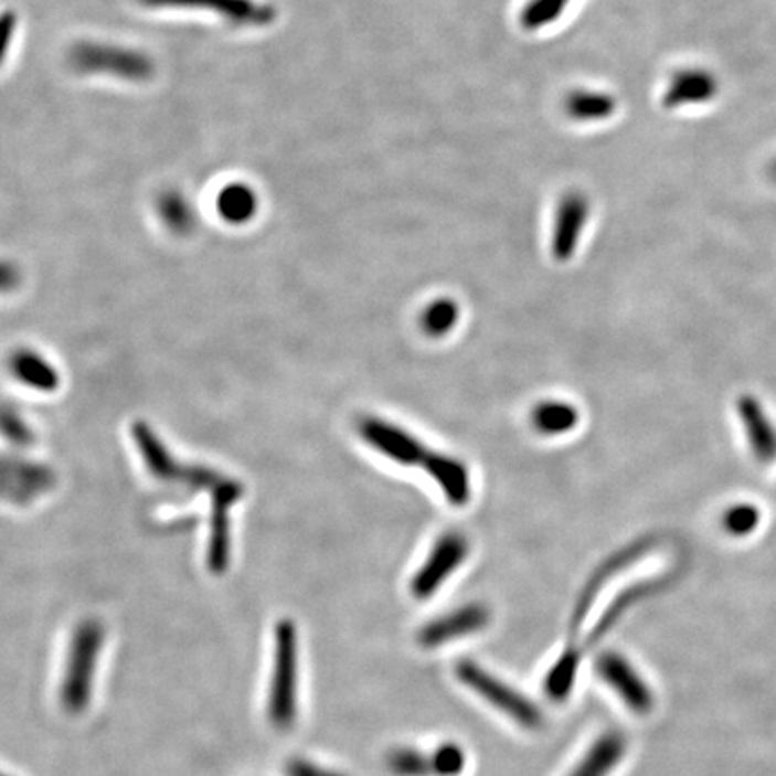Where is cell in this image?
I'll return each mask as SVG.
<instances>
[{"mask_svg":"<svg viewBox=\"0 0 776 776\" xmlns=\"http://www.w3.org/2000/svg\"><path fill=\"white\" fill-rule=\"evenodd\" d=\"M454 672L457 681L466 689L471 690L472 694H477L500 714L514 721L521 729L535 730L543 724V714L534 701L500 680L497 674L483 669L477 661L458 660Z\"/></svg>","mask_w":776,"mask_h":776,"instance_id":"6da1fadb","label":"cell"},{"mask_svg":"<svg viewBox=\"0 0 776 776\" xmlns=\"http://www.w3.org/2000/svg\"><path fill=\"white\" fill-rule=\"evenodd\" d=\"M270 719L277 729H289L297 717V631L283 623L275 635V666L270 689Z\"/></svg>","mask_w":776,"mask_h":776,"instance_id":"7a4b0ae2","label":"cell"},{"mask_svg":"<svg viewBox=\"0 0 776 776\" xmlns=\"http://www.w3.org/2000/svg\"><path fill=\"white\" fill-rule=\"evenodd\" d=\"M595 672L631 714L646 717L655 712V689L623 652H603L595 661Z\"/></svg>","mask_w":776,"mask_h":776,"instance_id":"3957f363","label":"cell"},{"mask_svg":"<svg viewBox=\"0 0 776 776\" xmlns=\"http://www.w3.org/2000/svg\"><path fill=\"white\" fill-rule=\"evenodd\" d=\"M74 68L87 74H108L126 82H145L153 76L155 65L146 54L119 45L83 42L71 53Z\"/></svg>","mask_w":776,"mask_h":776,"instance_id":"277c9868","label":"cell"},{"mask_svg":"<svg viewBox=\"0 0 776 776\" xmlns=\"http://www.w3.org/2000/svg\"><path fill=\"white\" fill-rule=\"evenodd\" d=\"M469 554V541L460 532L440 535L434 549L429 550L425 563L415 572L411 581L414 598L426 600L439 592L446 581L463 566Z\"/></svg>","mask_w":776,"mask_h":776,"instance_id":"5b68a950","label":"cell"},{"mask_svg":"<svg viewBox=\"0 0 776 776\" xmlns=\"http://www.w3.org/2000/svg\"><path fill=\"white\" fill-rule=\"evenodd\" d=\"M491 624V609L482 603H469L463 608L444 613L421 627L417 641L425 649H439L454 641L475 637Z\"/></svg>","mask_w":776,"mask_h":776,"instance_id":"8992f818","label":"cell"},{"mask_svg":"<svg viewBox=\"0 0 776 776\" xmlns=\"http://www.w3.org/2000/svg\"><path fill=\"white\" fill-rule=\"evenodd\" d=\"M358 432L371 448L378 454L391 458L401 466H423L429 451L425 444L415 439L414 435L400 426L392 425L380 417H363L358 423Z\"/></svg>","mask_w":776,"mask_h":776,"instance_id":"52a82bcc","label":"cell"},{"mask_svg":"<svg viewBox=\"0 0 776 776\" xmlns=\"http://www.w3.org/2000/svg\"><path fill=\"white\" fill-rule=\"evenodd\" d=\"M150 8H182V10L211 11L232 24L266 25L275 19L270 6L256 0H140Z\"/></svg>","mask_w":776,"mask_h":776,"instance_id":"ba28073f","label":"cell"},{"mask_svg":"<svg viewBox=\"0 0 776 776\" xmlns=\"http://www.w3.org/2000/svg\"><path fill=\"white\" fill-rule=\"evenodd\" d=\"M99 637H102L99 629L94 626H85L82 631H77L76 644H74L76 649L71 658L67 681L63 687V698L71 710H79L85 706L94 660H96L97 647H99Z\"/></svg>","mask_w":776,"mask_h":776,"instance_id":"9c48e42d","label":"cell"},{"mask_svg":"<svg viewBox=\"0 0 776 776\" xmlns=\"http://www.w3.org/2000/svg\"><path fill=\"white\" fill-rule=\"evenodd\" d=\"M588 200L581 193L564 194L555 213L552 252L555 259L568 261L577 251V243L588 220Z\"/></svg>","mask_w":776,"mask_h":776,"instance_id":"30bf717a","label":"cell"},{"mask_svg":"<svg viewBox=\"0 0 776 776\" xmlns=\"http://www.w3.org/2000/svg\"><path fill=\"white\" fill-rule=\"evenodd\" d=\"M627 755V738L618 730H609L595 738L566 776H612Z\"/></svg>","mask_w":776,"mask_h":776,"instance_id":"8fae6325","label":"cell"},{"mask_svg":"<svg viewBox=\"0 0 776 776\" xmlns=\"http://www.w3.org/2000/svg\"><path fill=\"white\" fill-rule=\"evenodd\" d=\"M719 94L717 77L703 68H681L670 77L663 94L667 108L687 107L710 103Z\"/></svg>","mask_w":776,"mask_h":776,"instance_id":"7c38bea8","label":"cell"},{"mask_svg":"<svg viewBox=\"0 0 776 776\" xmlns=\"http://www.w3.org/2000/svg\"><path fill=\"white\" fill-rule=\"evenodd\" d=\"M423 468L439 486L444 498L451 506L463 507L471 498V478L469 471L458 458L443 454H429Z\"/></svg>","mask_w":776,"mask_h":776,"instance_id":"4fadbf2b","label":"cell"},{"mask_svg":"<svg viewBox=\"0 0 776 776\" xmlns=\"http://www.w3.org/2000/svg\"><path fill=\"white\" fill-rule=\"evenodd\" d=\"M738 415L743 421L746 437L753 454L761 463H772L776 458V429L766 412L755 397L743 396L738 400Z\"/></svg>","mask_w":776,"mask_h":776,"instance_id":"5bb4252c","label":"cell"},{"mask_svg":"<svg viewBox=\"0 0 776 776\" xmlns=\"http://www.w3.org/2000/svg\"><path fill=\"white\" fill-rule=\"evenodd\" d=\"M617 110V103L606 92L577 91L566 97V111L575 121H603Z\"/></svg>","mask_w":776,"mask_h":776,"instance_id":"9a60e30c","label":"cell"},{"mask_svg":"<svg viewBox=\"0 0 776 776\" xmlns=\"http://www.w3.org/2000/svg\"><path fill=\"white\" fill-rule=\"evenodd\" d=\"M578 423V412L575 406L564 401H543L532 412V425L545 435L568 434Z\"/></svg>","mask_w":776,"mask_h":776,"instance_id":"2e32d148","label":"cell"},{"mask_svg":"<svg viewBox=\"0 0 776 776\" xmlns=\"http://www.w3.org/2000/svg\"><path fill=\"white\" fill-rule=\"evenodd\" d=\"M578 663H581V655L577 647L570 646L560 660L555 661L554 666L550 667L545 676L546 694L555 701H564L572 694L575 680H577Z\"/></svg>","mask_w":776,"mask_h":776,"instance_id":"e0dca14e","label":"cell"},{"mask_svg":"<svg viewBox=\"0 0 776 776\" xmlns=\"http://www.w3.org/2000/svg\"><path fill=\"white\" fill-rule=\"evenodd\" d=\"M386 769L394 776H435L432 752L421 747H394L386 755Z\"/></svg>","mask_w":776,"mask_h":776,"instance_id":"ac0fdd59","label":"cell"},{"mask_svg":"<svg viewBox=\"0 0 776 776\" xmlns=\"http://www.w3.org/2000/svg\"><path fill=\"white\" fill-rule=\"evenodd\" d=\"M217 208L228 222H246L256 213V194L246 183H228L217 196Z\"/></svg>","mask_w":776,"mask_h":776,"instance_id":"d6986e66","label":"cell"},{"mask_svg":"<svg viewBox=\"0 0 776 776\" xmlns=\"http://www.w3.org/2000/svg\"><path fill=\"white\" fill-rule=\"evenodd\" d=\"M458 322V306L451 299H437L429 302L421 317V326L429 337L448 334Z\"/></svg>","mask_w":776,"mask_h":776,"instance_id":"ffe728a7","label":"cell"},{"mask_svg":"<svg viewBox=\"0 0 776 776\" xmlns=\"http://www.w3.org/2000/svg\"><path fill=\"white\" fill-rule=\"evenodd\" d=\"M570 0H529L521 11V25L529 31H538L560 19Z\"/></svg>","mask_w":776,"mask_h":776,"instance_id":"44dd1931","label":"cell"},{"mask_svg":"<svg viewBox=\"0 0 776 776\" xmlns=\"http://www.w3.org/2000/svg\"><path fill=\"white\" fill-rule=\"evenodd\" d=\"M435 776H460L468 766V755L457 743H440L432 750Z\"/></svg>","mask_w":776,"mask_h":776,"instance_id":"7402d4cb","label":"cell"},{"mask_svg":"<svg viewBox=\"0 0 776 776\" xmlns=\"http://www.w3.org/2000/svg\"><path fill=\"white\" fill-rule=\"evenodd\" d=\"M761 525V511L750 503H738L724 512L723 527L733 538H746Z\"/></svg>","mask_w":776,"mask_h":776,"instance_id":"603a6c76","label":"cell"},{"mask_svg":"<svg viewBox=\"0 0 776 776\" xmlns=\"http://www.w3.org/2000/svg\"><path fill=\"white\" fill-rule=\"evenodd\" d=\"M286 775L288 776H348L343 773L334 772V769H329V767L319 766V764H313V762L305 761V758H297V761L289 762L286 766Z\"/></svg>","mask_w":776,"mask_h":776,"instance_id":"cb8c5ba5","label":"cell"},{"mask_svg":"<svg viewBox=\"0 0 776 776\" xmlns=\"http://www.w3.org/2000/svg\"><path fill=\"white\" fill-rule=\"evenodd\" d=\"M17 15L11 11L0 13V65L4 63L6 56L10 53L11 40L15 36Z\"/></svg>","mask_w":776,"mask_h":776,"instance_id":"d4e9b609","label":"cell"},{"mask_svg":"<svg viewBox=\"0 0 776 776\" xmlns=\"http://www.w3.org/2000/svg\"><path fill=\"white\" fill-rule=\"evenodd\" d=\"M769 174H772V179L776 182V160L773 162L772 168H769Z\"/></svg>","mask_w":776,"mask_h":776,"instance_id":"484cf974","label":"cell"},{"mask_svg":"<svg viewBox=\"0 0 776 776\" xmlns=\"http://www.w3.org/2000/svg\"><path fill=\"white\" fill-rule=\"evenodd\" d=\"M2 277H4V270H2V266H0V285H2Z\"/></svg>","mask_w":776,"mask_h":776,"instance_id":"4316f807","label":"cell"}]
</instances>
